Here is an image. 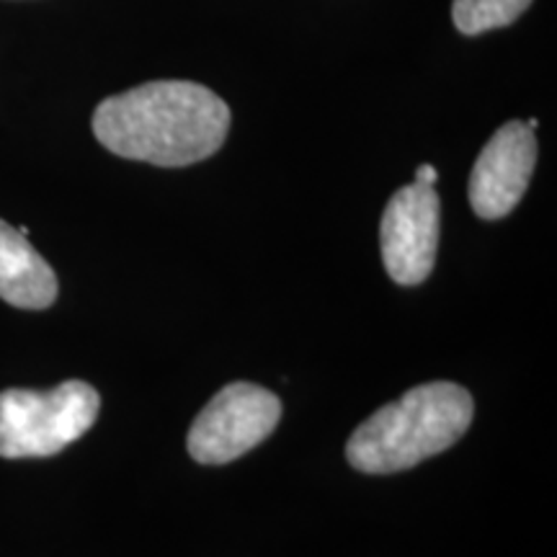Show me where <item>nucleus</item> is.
<instances>
[{
	"label": "nucleus",
	"mask_w": 557,
	"mask_h": 557,
	"mask_svg": "<svg viewBox=\"0 0 557 557\" xmlns=\"http://www.w3.org/2000/svg\"><path fill=\"white\" fill-rule=\"evenodd\" d=\"M230 129V109L191 81H152L109 96L94 114V135L109 152L184 169L214 156Z\"/></svg>",
	"instance_id": "obj_1"
},
{
	"label": "nucleus",
	"mask_w": 557,
	"mask_h": 557,
	"mask_svg": "<svg viewBox=\"0 0 557 557\" xmlns=\"http://www.w3.org/2000/svg\"><path fill=\"white\" fill-rule=\"evenodd\" d=\"M475 416L472 395L455 382H426L382 406L354 431L346 459L367 475L410 470L462 438Z\"/></svg>",
	"instance_id": "obj_2"
},
{
	"label": "nucleus",
	"mask_w": 557,
	"mask_h": 557,
	"mask_svg": "<svg viewBox=\"0 0 557 557\" xmlns=\"http://www.w3.org/2000/svg\"><path fill=\"white\" fill-rule=\"evenodd\" d=\"M99 389L67 380L45 389L0 393V457H52L86 434L99 418Z\"/></svg>",
	"instance_id": "obj_3"
},
{
	"label": "nucleus",
	"mask_w": 557,
	"mask_h": 557,
	"mask_svg": "<svg viewBox=\"0 0 557 557\" xmlns=\"http://www.w3.org/2000/svg\"><path fill=\"white\" fill-rule=\"evenodd\" d=\"M282 400L253 382H230L194 418L186 447L199 465H227L278 426Z\"/></svg>",
	"instance_id": "obj_4"
},
{
	"label": "nucleus",
	"mask_w": 557,
	"mask_h": 557,
	"mask_svg": "<svg viewBox=\"0 0 557 557\" xmlns=\"http://www.w3.org/2000/svg\"><path fill=\"white\" fill-rule=\"evenodd\" d=\"M438 233H442V201L434 184L403 186L387 201L380 222L382 261L389 278L403 287L426 282L434 271Z\"/></svg>",
	"instance_id": "obj_5"
},
{
	"label": "nucleus",
	"mask_w": 557,
	"mask_h": 557,
	"mask_svg": "<svg viewBox=\"0 0 557 557\" xmlns=\"http://www.w3.org/2000/svg\"><path fill=\"white\" fill-rule=\"evenodd\" d=\"M537 163V137L527 122H508L480 150L470 176L472 212L500 220L513 212L532 181Z\"/></svg>",
	"instance_id": "obj_6"
},
{
	"label": "nucleus",
	"mask_w": 557,
	"mask_h": 557,
	"mask_svg": "<svg viewBox=\"0 0 557 557\" xmlns=\"http://www.w3.org/2000/svg\"><path fill=\"white\" fill-rule=\"evenodd\" d=\"M0 299L21 310H47L58 299V276L18 227L0 220Z\"/></svg>",
	"instance_id": "obj_7"
},
{
	"label": "nucleus",
	"mask_w": 557,
	"mask_h": 557,
	"mask_svg": "<svg viewBox=\"0 0 557 557\" xmlns=\"http://www.w3.org/2000/svg\"><path fill=\"white\" fill-rule=\"evenodd\" d=\"M529 5L532 0H455L451 18L459 32L475 37V34L511 26Z\"/></svg>",
	"instance_id": "obj_8"
},
{
	"label": "nucleus",
	"mask_w": 557,
	"mask_h": 557,
	"mask_svg": "<svg viewBox=\"0 0 557 557\" xmlns=\"http://www.w3.org/2000/svg\"><path fill=\"white\" fill-rule=\"evenodd\" d=\"M436 178H438V173L434 165H421L416 173V181H421V184H436Z\"/></svg>",
	"instance_id": "obj_9"
}]
</instances>
